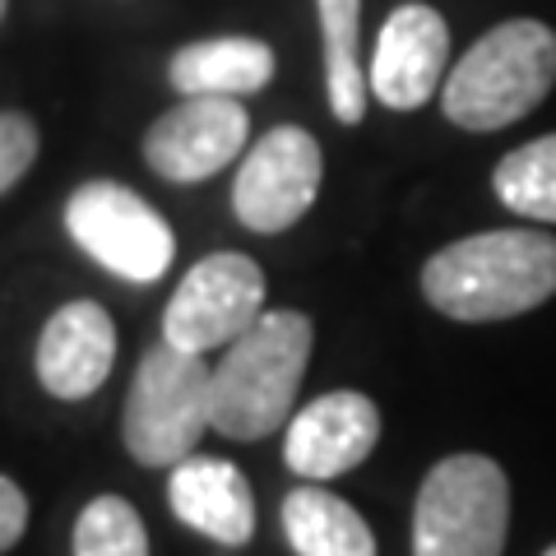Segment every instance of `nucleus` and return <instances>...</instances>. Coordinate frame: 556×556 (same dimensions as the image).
Wrapping results in <instances>:
<instances>
[{
  "mask_svg": "<svg viewBox=\"0 0 556 556\" xmlns=\"http://www.w3.org/2000/svg\"><path fill=\"white\" fill-rule=\"evenodd\" d=\"M214 427V371L177 343L149 348L126 394L121 441L144 468H177Z\"/></svg>",
  "mask_w": 556,
  "mask_h": 556,
  "instance_id": "nucleus-4",
  "label": "nucleus"
},
{
  "mask_svg": "<svg viewBox=\"0 0 556 556\" xmlns=\"http://www.w3.org/2000/svg\"><path fill=\"white\" fill-rule=\"evenodd\" d=\"M65 228L79 241V251H89L102 269L126 283H159L177 255V237L159 208L116 181L79 186L65 200Z\"/></svg>",
  "mask_w": 556,
  "mask_h": 556,
  "instance_id": "nucleus-6",
  "label": "nucleus"
},
{
  "mask_svg": "<svg viewBox=\"0 0 556 556\" xmlns=\"http://www.w3.org/2000/svg\"><path fill=\"white\" fill-rule=\"evenodd\" d=\"M28 529V496L20 492L14 478H0V547H14Z\"/></svg>",
  "mask_w": 556,
  "mask_h": 556,
  "instance_id": "nucleus-20",
  "label": "nucleus"
},
{
  "mask_svg": "<svg viewBox=\"0 0 556 556\" xmlns=\"http://www.w3.org/2000/svg\"><path fill=\"white\" fill-rule=\"evenodd\" d=\"M316 329L302 311H265L214 367V431L260 441L292 422Z\"/></svg>",
  "mask_w": 556,
  "mask_h": 556,
  "instance_id": "nucleus-2",
  "label": "nucleus"
},
{
  "mask_svg": "<svg viewBox=\"0 0 556 556\" xmlns=\"http://www.w3.org/2000/svg\"><path fill=\"white\" fill-rule=\"evenodd\" d=\"M320 28H325V89L329 112L343 126H357L367 116V89L371 79L357 65V33H362V0H316Z\"/></svg>",
  "mask_w": 556,
  "mask_h": 556,
  "instance_id": "nucleus-16",
  "label": "nucleus"
},
{
  "mask_svg": "<svg viewBox=\"0 0 556 556\" xmlns=\"http://www.w3.org/2000/svg\"><path fill=\"white\" fill-rule=\"evenodd\" d=\"M380 441V408L357 390L320 394L316 404L292 413L283 459L306 482H329L339 473H353Z\"/></svg>",
  "mask_w": 556,
  "mask_h": 556,
  "instance_id": "nucleus-10",
  "label": "nucleus"
},
{
  "mask_svg": "<svg viewBox=\"0 0 556 556\" xmlns=\"http://www.w3.org/2000/svg\"><path fill=\"white\" fill-rule=\"evenodd\" d=\"M325 159L302 126H278L241 159L232 181V214L251 232H288L320 195Z\"/></svg>",
  "mask_w": 556,
  "mask_h": 556,
  "instance_id": "nucleus-8",
  "label": "nucleus"
},
{
  "mask_svg": "<svg viewBox=\"0 0 556 556\" xmlns=\"http://www.w3.org/2000/svg\"><path fill=\"white\" fill-rule=\"evenodd\" d=\"M167 501L186 529L214 538L223 547H241L255 533L251 482L228 459H181L167 478Z\"/></svg>",
  "mask_w": 556,
  "mask_h": 556,
  "instance_id": "nucleus-13",
  "label": "nucleus"
},
{
  "mask_svg": "<svg viewBox=\"0 0 556 556\" xmlns=\"http://www.w3.org/2000/svg\"><path fill=\"white\" fill-rule=\"evenodd\" d=\"M543 556H556V543H552V547H547V552H543Z\"/></svg>",
  "mask_w": 556,
  "mask_h": 556,
  "instance_id": "nucleus-21",
  "label": "nucleus"
},
{
  "mask_svg": "<svg viewBox=\"0 0 556 556\" xmlns=\"http://www.w3.org/2000/svg\"><path fill=\"white\" fill-rule=\"evenodd\" d=\"M251 116L237 98H186L144 135V159L163 181L195 186L241 159Z\"/></svg>",
  "mask_w": 556,
  "mask_h": 556,
  "instance_id": "nucleus-9",
  "label": "nucleus"
},
{
  "mask_svg": "<svg viewBox=\"0 0 556 556\" xmlns=\"http://www.w3.org/2000/svg\"><path fill=\"white\" fill-rule=\"evenodd\" d=\"M450 61V28L431 5H399L371 51V93L394 112H413L441 89Z\"/></svg>",
  "mask_w": 556,
  "mask_h": 556,
  "instance_id": "nucleus-11",
  "label": "nucleus"
},
{
  "mask_svg": "<svg viewBox=\"0 0 556 556\" xmlns=\"http://www.w3.org/2000/svg\"><path fill=\"white\" fill-rule=\"evenodd\" d=\"M75 556H149L144 519L121 496L89 501L75 525Z\"/></svg>",
  "mask_w": 556,
  "mask_h": 556,
  "instance_id": "nucleus-18",
  "label": "nucleus"
},
{
  "mask_svg": "<svg viewBox=\"0 0 556 556\" xmlns=\"http://www.w3.org/2000/svg\"><path fill=\"white\" fill-rule=\"evenodd\" d=\"M274 75V51L260 38H204L181 47L167 65L172 89L186 98H241L265 89Z\"/></svg>",
  "mask_w": 556,
  "mask_h": 556,
  "instance_id": "nucleus-14",
  "label": "nucleus"
},
{
  "mask_svg": "<svg viewBox=\"0 0 556 556\" xmlns=\"http://www.w3.org/2000/svg\"><path fill=\"white\" fill-rule=\"evenodd\" d=\"M38 159V126L24 112L0 116V190L20 186V177Z\"/></svg>",
  "mask_w": 556,
  "mask_h": 556,
  "instance_id": "nucleus-19",
  "label": "nucleus"
},
{
  "mask_svg": "<svg viewBox=\"0 0 556 556\" xmlns=\"http://www.w3.org/2000/svg\"><path fill=\"white\" fill-rule=\"evenodd\" d=\"M496 195L519 218L556 223V135L519 144L496 167Z\"/></svg>",
  "mask_w": 556,
  "mask_h": 556,
  "instance_id": "nucleus-17",
  "label": "nucleus"
},
{
  "mask_svg": "<svg viewBox=\"0 0 556 556\" xmlns=\"http://www.w3.org/2000/svg\"><path fill=\"white\" fill-rule=\"evenodd\" d=\"M427 302L450 320H510L556 292V237L538 228L478 232L445 247L422 269Z\"/></svg>",
  "mask_w": 556,
  "mask_h": 556,
  "instance_id": "nucleus-1",
  "label": "nucleus"
},
{
  "mask_svg": "<svg viewBox=\"0 0 556 556\" xmlns=\"http://www.w3.org/2000/svg\"><path fill=\"white\" fill-rule=\"evenodd\" d=\"M556 84V33L538 20H510L464 51L445 75L441 108L464 130H501L529 116Z\"/></svg>",
  "mask_w": 556,
  "mask_h": 556,
  "instance_id": "nucleus-3",
  "label": "nucleus"
},
{
  "mask_svg": "<svg viewBox=\"0 0 556 556\" xmlns=\"http://www.w3.org/2000/svg\"><path fill=\"white\" fill-rule=\"evenodd\" d=\"M116 362V325L98 302H65L38 339V380L56 399H89Z\"/></svg>",
  "mask_w": 556,
  "mask_h": 556,
  "instance_id": "nucleus-12",
  "label": "nucleus"
},
{
  "mask_svg": "<svg viewBox=\"0 0 556 556\" xmlns=\"http://www.w3.org/2000/svg\"><path fill=\"white\" fill-rule=\"evenodd\" d=\"M265 316V274L255 260L237 251H218L200 260L181 278L163 311V339L186 353H214L232 348L247 329Z\"/></svg>",
  "mask_w": 556,
  "mask_h": 556,
  "instance_id": "nucleus-7",
  "label": "nucleus"
},
{
  "mask_svg": "<svg viewBox=\"0 0 556 556\" xmlns=\"http://www.w3.org/2000/svg\"><path fill=\"white\" fill-rule=\"evenodd\" d=\"M283 533L298 556H376V538L367 519L334 492H320L316 482L288 492Z\"/></svg>",
  "mask_w": 556,
  "mask_h": 556,
  "instance_id": "nucleus-15",
  "label": "nucleus"
},
{
  "mask_svg": "<svg viewBox=\"0 0 556 556\" xmlns=\"http://www.w3.org/2000/svg\"><path fill=\"white\" fill-rule=\"evenodd\" d=\"M510 482L496 459L450 455L427 473L413 506V556H501Z\"/></svg>",
  "mask_w": 556,
  "mask_h": 556,
  "instance_id": "nucleus-5",
  "label": "nucleus"
}]
</instances>
